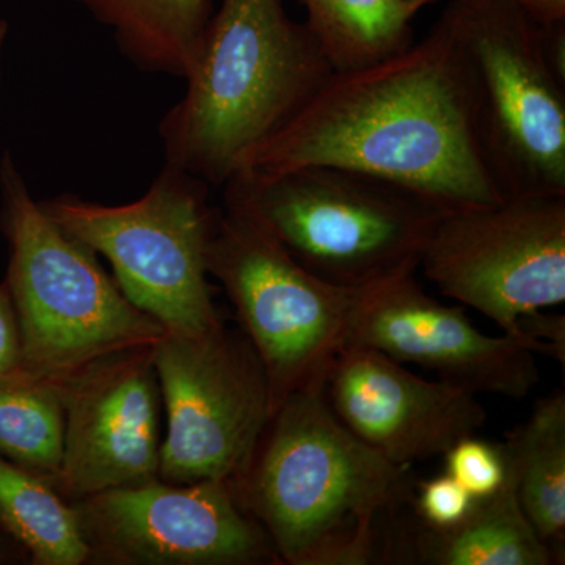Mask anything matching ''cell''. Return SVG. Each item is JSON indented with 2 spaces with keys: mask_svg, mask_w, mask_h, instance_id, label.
Instances as JSON below:
<instances>
[{
  "mask_svg": "<svg viewBox=\"0 0 565 565\" xmlns=\"http://www.w3.org/2000/svg\"><path fill=\"white\" fill-rule=\"evenodd\" d=\"M508 467V465H505ZM382 559L427 565H552L553 550L531 525L508 468L503 487L490 497L475 500L473 508L455 526L416 525L386 531Z\"/></svg>",
  "mask_w": 565,
  "mask_h": 565,
  "instance_id": "9a60e30c",
  "label": "cell"
},
{
  "mask_svg": "<svg viewBox=\"0 0 565 565\" xmlns=\"http://www.w3.org/2000/svg\"><path fill=\"white\" fill-rule=\"evenodd\" d=\"M0 527L32 565H84L90 561L73 504L41 476L0 457Z\"/></svg>",
  "mask_w": 565,
  "mask_h": 565,
  "instance_id": "d6986e66",
  "label": "cell"
},
{
  "mask_svg": "<svg viewBox=\"0 0 565 565\" xmlns=\"http://www.w3.org/2000/svg\"><path fill=\"white\" fill-rule=\"evenodd\" d=\"M21 333L6 282H0V379L21 370Z\"/></svg>",
  "mask_w": 565,
  "mask_h": 565,
  "instance_id": "603a6c76",
  "label": "cell"
},
{
  "mask_svg": "<svg viewBox=\"0 0 565 565\" xmlns=\"http://www.w3.org/2000/svg\"><path fill=\"white\" fill-rule=\"evenodd\" d=\"M418 269L446 297L519 338L520 319L565 300V195L446 212Z\"/></svg>",
  "mask_w": 565,
  "mask_h": 565,
  "instance_id": "9c48e42d",
  "label": "cell"
},
{
  "mask_svg": "<svg viewBox=\"0 0 565 565\" xmlns=\"http://www.w3.org/2000/svg\"><path fill=\"white\" fill-rule=\"evenodd\" d=\"M61 385L17 371L0 379V457L55 481L62 467Z\"/></svg>",
  "mask_w": 565,
  "mask_h": 565,
  "instance_id": "ffe728a7",
  "label": "cell"
},
{
  "mask_svg": "<svg viewBox=\"0 0 565 565\" xmlns=\"http://www.w3.org/2000/svg\"><path fill=\"white\" fill-rule=\"evenodd\" d=\"M333 73L281 0H222L184 96L159 125L166 163L225 185Z\"/></svg>",
  "mask_w": 565,
  "mask_h": 565,
  "instance_id": "3957f363",
  "label": "cell"
},
{
  "mask_svg": "<svg viewBox=\"0 0 565 565\" xmlns=\"http://www.w3.org/2000/svg\"><path fill=\"white\" fill-rule=\"evenodd\" d=\"M415 273L404 270L362 288L345 345H364L416 364L476 394L520 401L533 392L541 374L531 345L509 334L482 333L462 308L424 291Z\"/></svg>",
  "mask_w": 565,
  "mask_h": 565,
  "instance_id": "4fadbf2b",
  "label": "cell"
},
{
  "mask_svg": "<svg viewBox=\"0 0 565 565\" xmlns=\"http://www.w3.org/2000/svg\"><path fill=\"white\" fill-rule=\"evenodd\" d=\"M542 51L557 79L565 84V22L541 25Z\"/></svg>",
  "mask_w": 565,
  "mask_h": 565,
  "instance_id": "cb8c5ba5",
  "label": "cell"
},
{
  "mask_svg": "<svg viewBox=\"0 0 565 565\" xmlns=\"http://www.w3.org/2000/svg\"><path fill=\"white\" fill-rule=\"evenodd\" d=\"M71 504L88 564H280L269 537L237 503L228 482L154 479Z\"/></svg>",
  "mask_w": 565,
  "mask_h": 565,
  "instance_id": "8fae6325",
  "label": "cell"
},
{
  "mask_svg": "<svg viewBox=\"0 0 565 565\" xmlns=\"http://www.w3.org/2000/svg\"><path fill=\"white\" fill-rule=\"evenodd\" d=\"M223 202L239 207L316 277L364 288L419 258L445 207L393 182L332 166L234 174Z\"/></svg>",
  "mask_w": 565,
  "mask_h": 565,
  "instance_id": "5b68a950",
  "label": "cell"
},
{
  "mask_svg": "<svg viewBox=\"0 0 565 565\" xmlns=\"http://www.w3.org/2000/svg\"><path fill=\"white\" fill-rule=\"evenodd\" d=\"M154 345L107 353L58 384L65 426L52 487L70 504L159 479L162 394Z\"/></svg>",
  "mask_w": 565,
  "mask_h": 565,
  "instance_id": "7c38bea8",
  "label": "cell"
},
{
  "mask_svg": "<svg viewBox=\"0 0 565 565\" xmlns=\"http://www.w3.org/2000/svg\"><path fill=\"white\" fill-rule=\"evenodd\" d=\"M323 393L353 435L401 467L444 456L487 423L476 393L441 379L419 377L364 345L341 349Z\"/></svg>",
  "mask_w": 565,
  "mask_h": 565,
  "instance_id": "5bb4252c",
  "label": "cell"
},
{
  "mask_svg": "<svg viewBox=\"0 0 565 565\" xmlns=\"http://www.w3.org/2000/svg\"><path fill=\"white\" fill-rule=\"evenodd\" d=\"M0 230L9 244L3 282L17 311L24 373L61 384L99 356L166 337L98 255L51 221L10 152L0 159Z\"/></svg>",
  "mask_w": 565,
  "mask_h": 565,
  "instance_id": "277c9868",
  "label": "cell"
},
{
  "mask_svg": "<svg viewBox=\"0 0 565 565\" xmlns=\"http://www.w3.org/2000/svg\"><path fill=\"white\" fill-rule=\"evenodd\" d=\"M7 36H9V22L0 20V81H2L3 54H6Z\"/></svg>",
  "mask_w": 565,
  "mask_h": 565,
  "instance_id": "4316f807",
  "label": "cell"
},
{
  "mask_svg": "<svg viewBox=\"0 0 565 565\" xmlns=\"http://www.w3.org/2000/svg\"><path fill=\"white\" fill-rule=\"evenodd\" d=\"M307 28L332 65L351 71L407 50L414 21L426 6L407 0H299Z\"/></svg>",
  "mask_w": 565,
  "mask_h": 565,
  "instance_id": "ac0fdd59",
  "label": "cell"
},
{
  "mask_svg": "<svg viewBox=\"0 0 565 565\" xmlns=\"http://www.w3.org/2000/svg\"><path fill=\"white\" fill-rule=\"evenodd\" d=\"M207 273L225 289L263 364L270 414L289 394L326 385L348 344L362 288L316 277L250 215L226 202L207 244Z\"/></svg>",
  "mask_w": 565,
  "mask_h": 565,
  "instance_id": "ba28073f",
  "label": "cell"
},
{
  "mask_svg": "<svg viewBox=\"0 0 565 565\" xmlns=\"http://www.w3.org/2000/svg\"><path fill=\"white\" fill-rule=\"evenodd\" d=\"M444 456L446 473L452 476L475 500L490 497L504 484L508 467L501 444H490L468 435Z\"/></svg>",
  "mask_w": 565,
  "mask_h": 565,
  "instance_id": "44dd1931",
  "label": "cell"
},
{
  "mask_svg": "<svg viewBox=\"0 0 565 565\" xmlns=\"http://www.w3.org/2000/svg\"><path fill=\"white\" fill-rule=\"evenodd\" d=\"M539 25L565 22V0H508Z\"/></svg>",
  "mask_w": 565,
  "mask_h": 565,
  "instance_id": "d4e9b609",
  "label": "cell"
},
{
  "mask_svg": "<svg viewBox=\"0 0 565 565\" xmlns=\"http://www.w3.org/2000/svg\"><path fill=\"white\" fill-rule=\"evenodd\" d=\"M307 166L371 174L446 211L503 202L479 143L470 71L444 18L392 57L334 71L237 173Z\"/></svg>",
  "mask_w": 565,
  "mask_h": 565,
  "instance_id": "6da1fadb",
  "label": "cell"
},
{
  "mask_svg": "<svg viewBox=\"0 0 565 565\" xmlns=\"http://www.w3.org/2000/svg\"><path fill=\"white\" fill-rule=\"evenodd\" d=\"M22 559L28 561V553L11 535L0 527V564L21 563Z\"/></svg>",
  "mask_w": 565,
  "mask_h": 565,
  "instance_id": "484cf974",
  "label": "cell"
},
{
  "mask_svg": "<svg viewBox=\"0 0 565 565\" xmlns=\"http://www.w3.org/2000/svg\"><path fill=\"white\" fill-rule=\"evenodd\" d=\"M473 504L475 498L445 473L419 482L411 505L423 525L444 530L462 522Z\"/></svg>",
  "mask_w": 565,
  "mask_h": 565,
  "instance_id": "7402d4cb",
  "label": "cell"
},
{
  "mask_svg": "<svg viewBox=\"0 0 565 565\" xmlns=\"http://www.w3.org/2000/svg\"><path fill=\"white\" fill-rule=\"evenodd\" d=\"M470 71L476 128L504 196L565 195V84L541 25L508 0H451L440 14Z\"/></svg>",
  "mask_w": 565,
  "mask_h": 565,
  "instance_id": "52a82bcc",
  "label": "cell"
},
{
  "mask_svg": "<svg viewBox=\"0 0 565 565\" xmlns=\"http://www.w3.org/2000/svg\"><path fill=\"white\" fill-rule=\"evenodd\" d=\"M109 28L121 54L143 71L188 79L212 17V0H71Z\"/></svg>",
  "mask_w": 565,
  "mask_h": 565,
  "instance_id": "2e32d148",
  "label": "cell"
},
{
  "mask_svg": "<svg viewBox=\"0 0 565 565\" xmlns=\"http://www.w3.org/2000/svg\"><path fill=\"white\" fill-rule=\"evenodd\" d=\"M407 2H418L423 3V6L429 7L433 6V3L437 2V0H407Z\"/></svg>",
  "mask_w": 565,
  "mask_h": 565,
  "instance_id": "83f0119b",
  "label": "cell"
},
{
  "mask_svg": "<svg viewBox=\"0 0 565 565\" xmlns=\"http://www.w3.org/2000/svg\"><path fill=\"white\" fill-rule=\"evenodd\" d=\"M280 564L364 565L412 504L411 468L390 462L333 414L323 386L289 394L230 484Z\"/></svg>",
  "mask_w": 565,
  "mask_h": 565,
  "instance_id": "7a4b0ae2",
  "label": "cell"
},
{
  "mask_svg": "<svg viewBox=\"0 0 565 565\" xmlns=\"http://www.w3.org/2000/svg\"><path fill=\"white\" fill-rule=\"evenodd\" d=\"M505 465L531 525L557 559L565 541V394L539 399L525 423L508 434Z\"/></svg>",
  "mask_w": 565,
  "mask_h": 565,
  "instance_id": "e0dca14e",
  "label": "cell"
},
{
  "mask_svg": "<svg viewBox=\"0 0 565 565\" xmlns=\"http://www.w3.org/2000/svg\"><path fill=\"white\" fill-rule=\"evenodd\" d=\"M167 434L159 479L232 484L270 416L263 364L243 330L169 334L154 345Z\"/></svg>",
  "mask_w": 565,
  "mask_h": 565,
  "instance_id": "30bf717a",
  "label": "cell"
},
{
  "mask_svg": "<svg viewBox=\"0 0 565 565\" xmlns=\"http://www.w3.org/2000/svg\"><path fill=\"white\" fill-rule=\"evenodd\" d=\"M207 182L166 163L128 204L61 195L40 202L51 221L109 262L122 294L169 334L196 337L222 326L212 299L207 244L218 207Z\"/></svg>",
  "mask_w": 565,
  "mask_h": 565,
  "instance_id": "8992f818",
  "label": "cell"
}]
</instances>
